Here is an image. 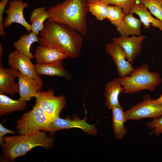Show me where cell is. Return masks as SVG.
Instances as JSON below:
<instances>
[{"mask_svg": "<svg viewBox=\"0 0 162 162\" xmlns=\"http://www.w3.org/2000/svg\"><path fill=\"white\" fill-rule=\"evenodd\" d=\"M39 35L40 45L55 48L72 58H77L80 54L83 39L76 31L66 25L47 20Z\"/></svg>", "mask_w": 162, "mask_h": 162, "instance_id": "1", "label": "cell"}, {"mask_svg": "<svg viewBox=\"0 0 162 162\" xmlns=\"http://www.w3.org/2000/svg\"><path fill=\"white\" fill-rule=\"evenodd\" d=\"M46 10L47 21L66 25L81 35H87L86 16L89 7L86 0H65Z\"/></svg>", "mask_w": 162, "mask_h": 162, "instance_id": "2", "label": "cell"}, {"mask_svg": "<svg viewBox=\"0 0 162 162\" xmlns=\"http://www.w3.org/2000/svg\"><path fill=\"white\" fill-rule=\"evenodd\" d=\"M2 154L4 159L13 162L17 158L25 155L33 148L41 146L46 149H52L54 139L48 137L43 132L26 135L4 136Z\"/></svg>", "mask_w": 162, "mask_h": 162, "instance_id": "3", "label": "cell"}, {"mask_svg": "<svg viewBox=\"0 0 162 162\" xmlns=\"http://www.w3.org/2000/svg\"><path fill=\"white\" fill-rule=\"evenodd\" d=\"M124 88L123 94H132L143 90L153 91L162 82L159 73L150 71L146 63L142 64L134 68L129 75L122 78H115Z\"/></svg>", "mask_w": 162, "mask_h": 162, "instance_id": "4", "label": "cell"}, {"mask_svg": "<svg viewBox=\"0 0 162 162\" xmlns=\"http://www.w3.org/2000/svg\"><path fill=\"white\" fill-rule=\"evenodd\" d=\"M18 134L27 135L40 132L50 131L51 124L41 107L35 104L31 110L24 113L16 122Z\"/></svg>", "mask_w": 162, "mask_h": 162, "instance_id": "5", "label": "cell"}, {"mask_svg": "<svg viewBox=\"0 0 162 162\" xmlns=\"http://www.w3.org/2000/svg\"><path fill=\"white\" fill-rule=\"evenodd\" d=\"M35 103L38 104L44 111L50 123L59 117L62 110L66 106L65 96H55L54 90L40 91L35 95Z\"/></svg>", "mask_w": 162, "mask_h": 162, "instance_id": "6", "label": "cell"}, {"mask_svg": "<svg viewBox=\"0 0 162 162\" xmlns=\"http://www.w3.org/2000/svg\"><path fill=\"white\" fill-rule=\"evenodd\" d=\"M150 95L143 96L142 100L125 112L126 121L138 120L145 118H154L162 115V106L153 104Z\"/></svg>", "mask_w": 162, "mask_h": 162, "instance_id": "7", "label": "cell"}, {"mask_svg": "<svg viewBox=\"0 0 162 162\" xmlns=\"http://www.w3.org/2000/svg\"><path fill=\"white\" fill-rule=\"evenodd\" d=\"M8 62L10 67L16 69L22 74L32 78L39 86L42 87V80L36 72L35 65L32 62L29 57L16 50L8 55Z\"/></svg>", "mask_w": 162, "mask_h": 162, "instance_id": "8", "label": "cell"}, {"mask_svg": "<svg viewBox=\"0 0 162 162\" xmlns=\"http://www.w3.org/2000/svg\"><path fill=\"white\" fill-rule=\"evenodd\" d=\"M105 50L113 60L119 77L126 76L134 70L133 65L127 60L125 52L118 44L113 41L108 43L105 46Z\"/></svg>", "mask_w": 162, "mask_h": 162, "instance_id": "9", "label": "cell"}, {"mask_svg": "<svg viewBox=\"0 0 162 162\" xmlns=\"http://www.w3.org/2000/svg\"><path fill=\"white\" fill-rule=\"evenodd\" d=\"M29 5L23 0H11L9 6L5 10L6 17L3 20L4 27L11 26L13 23H17L23 26L28 32L32 31L31 24L26 21L23 16V10Z\"/></svg>", "mask_w": 162, "mask_h": 162, "instance_id": "10", "label": "cell"}, {"mask_svg": "<svg viewBox=\"0 0 162 162\" xmlns=\"http://www.w3.org/2000/svg\"><path fill=\"white\" fill-rule=\"evenodd\" d=\"M146 37L144 35L130 37L121 36L113 38V41L120 46L125 52L127 60L132 65L135 59L141 54L143 40Z\"/></svg>", "mask_w": 162, "mask_h": 162, "instance_id": "11", "label": "cell"}, {"mask_svg": "<svg viewBox=\"0 0 162 162\" xmlns=\"http://www.w3.org/2000/svg\"><path fill=\"white\" fill-rule=\"evenodd\" d=\"M86 118V117L83 119L78 118L63 119L58 117L51 123L50 132L55 133L59 130L75 128H80L88 134L96 136L98 131L95 125H91L87 123Z\"/></svg>", "mask_w": 162, "mask_h": 162, "instance_id": "12", "label": "cell"}, {"mask_svg": "<svg viewBox=\"0 0 162 162\" xmlns=\"http://www.w3.org/2000/svg\"><path fill=\"white\" fill-rule=\"evenodd\" d=\"M18 71L11 67L5 68L0 63V94L14 95L19 92V86L15 79L18 77Z\"/></svg>", "mask_w": 162, "mask_h": 162, "instance_id": "13", "label": "cell"}, {"mask_svg": "<svg viewBox=\"0 0 162 162\" xmlns=\"http://www.w3.org/2000/svg\"><path fill=\"white\" fill-rule=\"evenodd\" d=\"M37 64H45L62 60L69 56L52 47L40 45L38 46L34 54Z\"/></svg>", "mask_w": 162, "mask_h": 162, "instance_id": "14", "label": "cell"}, {"mask_svg": "<svg viewBox=\"0 0 162 162\" xmlns=\"http://www.w3.org/2000/svg\"><path fill=\"white\" fill-rule=\"evenodd\" d=\"M17 77L19 86V100L27 102L30 100L41 89L42 87L33 79L22 74L19 71Z\"/></svg>", "mask_w": 162, "mask_h": 162, "instance_id": "15", "label": "cell"}, {"mask_svg": "<svg viewBox=\"0 0 162 162\" xmlns=\"http://www.w3.org/2000/svg\"><path fill=\"white\" fill-rule=\"evenodd\" d=\"M35 70L39 76H57L63 77L68 80L71 78L70 73L63 66L62 60L45 64L37 63L35 65Z\"/></svg>", "mask_w": 162, "mask_h": 162, "instance_id": "16", "label": "cell"}, {"mask_svg": "<svg viewBox=\"0 0 162 162\" xmlns=\"http://www.w3.org/2000/svg\"><path fill=\"white\" fill-rule=\"evenodd\" d=\"M134 13L138 16L145 29H149L152 26L158 28L162 32V22L153 17L148 8L138 0L134 3L131 9V14Z\"/></svg>", "mask_w": 162, "mask_h": 162, "instance_id": "17", "label": "cell"}, {"mask_svg": "<svg viewBox=\"0 0 162 162\" xmlns=\"http://www.w3.org/2000/svg\"><path fill=\"white\" fill-rule=\"evenodd\" d=\"M142 23L140 19L134 17L133 14H126L120 24L116 27L121 36H129L141 35V27Z\"/></svg>", "mask_w": 162, "mask_h": 162, "instance_id": "18", "label": "cell"}, {"mask_svg": "<svg viewBox=\"0 0 162 162\" xmlns=\"http://www.w3.org/2000/svg\"><path fill=\"white\" fill-rule=\"evenodd\" d=\"M112 110V124L114 135L116 139H121L127 133V130L124 126L127 121L125 113L120 104Z\"/></svg>", "mask_w": 162, "mask_h": 162, "instance_id": "19", "label": "cell"}, {"mask_svg": "<svg viewBox=\"0 0 162 162\" xmlns=\"http://www.w3.org/2000/svg\"><path fill=\"white\" fill-rule=\"evenodd\" d=\"M123 90L121 83L115 79L107 83L105 88L104 95L106 99V105L108 108L112 109L119 104L118 96Z\"/></svg>", "mask_w": 162, "mask_h": 162, "instance_id": "20", "label": "cell"}, {"mask_svg": "<svg viewBox=\"0 0 162 162\" xmlns=\"http://www.w3.org/2000/svg\"><path fill=\"white\" fill-rule=\"evenodd\" d=\"M27 106V101L14 100L4 94H0L1 116L9 115L14 111H22Z\"/></svg>", "mask_w": 162, "mask_h": 162, "instance_id": "21", "label": "cell"}, {"mask_svg": "<svg viewBox=\"0 0 162 162\" xmlns=\"http://www.w3.org/2000/svg\"><path fill=\"white\" fill-rule=\"evenodd\" d=\"M35 42H39L38 35L32 32L29 34L22 35L13 45L16 50L18 51L31 59L34 58L30 51L31 45Z\"/></svg>", "mask_w": 162, "mask_h": 162, "instance_id": "22", "label": "cell"}, {"mask_svg": "<svg viewBox=\"0 0 162 162\" xmlns=\"http://www.w3.org/2000/svg\"><path fill=\"white\" fill-rule=\"evenodd\" d=\"M48 17L45 7H39L34 9L30 18L32 32L37 35H39L44 27L43 24L44 21Z\"/></svg>", "mask_w": 162, "mask_h": 162, "instance_id": "23", "label": "cell"}, {"mask_svg": "<svg viewBox=\"0 0 162 162\" xmlns=\"http://www.w3.org/2000/svg\"><path fill=\"white\" fill-rule=\"evenodd\" d=\"M89 12L95 16L98 20L102 21L108 16V4L101 2H88Z\"/></svg>", "mask_w": 162, "mask_h": 162, "instance_id": "24", "label": "cell"}, {"mask_svg": "<svg viewBox=\"0 0 162 162\" xmlns=\"http://www.w3.org/2000/svg\"><path fill=\"white\" fill-rule=\"evenodd\" d=\"M108 16L107 19L110 23L116 28L123 20L125 14L122 8L117 5L108 4Z\"/></svg>", "mask_w": 162, "mask_h": 162, "instance_id": "25", "label": "cell"}, {"mask_svg": "<svg viewBox=\"0 0 162 162\" xmlns=\"http://www.w3.org/2000/svg\"><path fill=\"white\" fill-rule=\"evenodd\" d=\"M150 11L151 14L162 22V4L161 0H138Z\"/></svg>", "mask_w": 162, "mask_h": 162, "instance_id": "26", "label": "cell"}, {"mask_svg": "<svg viewBox=\"0 0 162 162\" xmlns=\"http://www.w3.org/2000/svg\"><path fill=\"white\" fill-rule=\"evenodd\" d=\"M136 0H89L88 2H101L108 4L119 6L125 14H131L132 8Z\"/></svg>", "mask_w": 162, "mask_h": 162, "instance_id": "27", "label": "cell"}, {"mask_svg": "<svg viewBox=\"0 0 162 162\" xmlns=\"http://www.w3.org/2000/svg\"><path fill=\"white\" fill-rule=\"evenodd\" d=\"M148 127L152 129L149 133V135L154 134L158 135L162 134V115L157 118H153L147 123Z\"/></svg>", "mask_w": 162, "mask_h": 162, "instance_id": "28", "label": "cell"}, {"mask_svg": "<svg viewBox=\"0 0 162 162\" xmlns=\"http://www.w3.org/2000/svg\"><path fill=\"white\" fill-rule=\"evenodd\" d=\"M9 0H1L0 2V35H5L3 26V16L5 9Z\"/></svg>", "mask_w": 162, "mask_h": 162, "instance_id": "29", "label": "cell"}, {"mask_svg": "<svg viewBox=\"0 0 162 162\" xmlns=\"http://www.w3.org/2000/svg\"><path fill=\"white\" fill-rule=\"evenodd\" d=\"M8 133L15 134L14 131L10 130L4 127L2 124V123L0 124V144L2 147L4 142L3 137L4 135Z\"/></svg>", "mask_w": 162, "mask_h": 162, "instance_id": "30", "label": "cell"}, {"mask_svg": "<svg viewBox=\"0 0 162 162\" xmlns=\"http://www.w3.org/2000/svg\"><path fill=\"white\" fill-rule=\"evenodd\" d=\"M152 103L156 105L162 106V93L160 96L156 100L153 99L152 100Z\"/></svg>", "mask_w": 162, "mask_h": 162, "instance_id": "31", "label": "cell"}, {"mask_svg": "<svg viewBox=\"0 0 162 162\" xmlns=\"http://www.w3.org/2000/svg\"><path fill=\"white\" fill-rule=\"evenodd\" d=\"M3 54V48L2 46V44H0V63H1L2 61V55Z\"/></svg>", "mask_w": 162, "mask_h": 162, "instance_id": "32", "label": "cell"}, {"mask_svg": "<svg viewBox=\"0 0 162 162\" xmlns=\"http://www.w3.org/2000/svg\"><path fill=\"white\" fill-rule=\"evenodd\" d=\"M161 2L162 4V0H161Z\"/></svg>", "mask_w": 162, "mask_h": 162, "instance_id": "33", "label": "cell"}, {"mask_svg": "<svg viewBox=\"0 0 162 162\" xmlns=\"http://www.w3.org/2000/svg\"><path fill=\"white\" fill-rule=\"evenodd\" d=\"M86 0L87 1H88V0Z\"/></svg>", "mask_w": 162, "mask_h": 162, "instance_id": "34", "label": "cell"}]
</instances>
